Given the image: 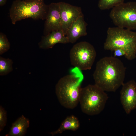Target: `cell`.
I'll use <instances>...</instances> for the list:
<instances>
[{"instance_id": "1", "label": "cell", "mask_w": 136, "mask_h": 136, "mask_svg": "<svg viewBox=\"0 0 136 136\" xmlns=\"http://www.w3.org/2000/svg\"><path fill=\"white\" fill-rule=\"evenodd\" d=\"M126 68L119 59L106 57L97 62L93 75L95 84L105 91L115 92L124 83Z\"/></svg>"}, {"instance_id": "2", "label": "cell", "mask_w": 136, "mask_h": 136, "mask_svg": "<svg viewBox=\"0 0 136 136\" xmlns=\"http://www.w3.org/2000/svg\"><path fill=\"white\" fill-rule=\"evenodd\" d=\"M84 76L81 70L74 67L69 74L61 78L55 86V91L61 105L69 109L75 108L79 103Z\"/></svg>"}, {"instance_id": "3", "label": "cell", "mask_w": 136, "mask_h": 136, "mask_svg": "<svg viewBox=\"0 0 136 136\" xmlns=\"http://www.w3.org/2000/svg\"><path fill=\"white\" fill-rule=\"evenodd\" d=\"M104 48L111 51L122 49L125 52V58L133 60L136 57V32L117 26L109 27Z\"/></svg>"}, {"instance_id": "4", "label": "cell", "mask_w": 136, "mask_h": 136, "mask_svg": "<svg viewBox=\"0 0 136 136\" xmlns=\"http://www.w3.org/2000/svg\"><path fill=\"white\" fill-rule=\"evenodd\" d=\"M48 9V5L45 4L44 0H15L10 9L9 16L13 24L28 18L45 20Z\"/></svg>"}, {"instance_id": "5", "label": "cell", "mask_w": 136, "mask_h": 136, "mask_svg": "<svg viewBox=\"0 0 136 136\" xmlns=\"http://www.w3.org/2000/svg\"><path fill=\"white\" fill-rule=\"evenodd\" d=\"M108 98L105 91L95 84L82 88L79 102L82 111L89 115H98L104 110Z\"/></svg>"}, {"instance_id": "6", "label": "cell", "mask_w": 136, "mask_h": 136, "mask_svg": "<svg viewBox=\"0 0 136 136\" xmlns=\"http://www.w3.org/2000/svg\"><path fill=\"white\" fill-rule=\"evenodd\" d=\"M96 55V52L93 46L86 41L80 42L75 44L69 53L71 64L81 70H90Z\"/></svg>"}, {"instance_id": "7", "label": "cell", "mask_w": 136, "mask_h": 136, "mask_svg": "<svg viewBox=\"0 0 136 136\" xmlns=\"http://www.w3.org/2000/svg\"><path fill=\"white\" fill-rule=\"evenodd\" d=\"M109 16L117 27L136 30V2H124L113 7Z\"/></svg>"}, {"instance_id": "8", "label": "cell", "mask_w": 136, "mask_h": 136, "mask_svg": "<svg viewBox=\"0 0 136 136\" xmlns=\"http://www.w3.org/2000/svg\"><path fill=\"white\" fill-rule=\"evenodd\" d=\"M59 4L62 29L66 35L68 29L72 23L84 15L80 7L63 2H59Z\"/></svg>"}, {"instance_id": "9", "label": "cell", "mask_w": 136, "mask_h": 136, "mask_svg": "<svg viewBox=\"0 0 136 136\" xmlns=\"http://www.w3.org/2000/svg\"><path fill=\"white\" fill-rule=\"evenodd\" d=\"M121 103L126 113L129 114L136 108V82L133 80L124 83L120 91Z\"/></svg>"}, {"instance_id": "10", "label": "cell", "mask_w": 136, "mask_h": 136, "mask_svg": "<svg viewBox=\"0 0 136 136\" xmlns=\"http://www.w3.org/2000/svg\"><path fill=\"white\" fill-rule=\"evenodd\" d=\"M48 11L44 25V35L54 31L62 30L59 2L52 3L48 5Z\"/></svg>"}, {"instance_id": "11", "label": "cell", "mask_w": 136, "mask_h": 136, "mask_svg": "<svg viewBox=\"0 0 136 136\" xmlns=\"http://www.w3.org/2000/svg\"><path fill=\"white\" fill-rule=\"evenodd\" d=\"M69 43L68 38L62 30L53 31L42 37L38 44L39 48L44 49L52 48L57 43Z\"/></svg>"}, {"instance_id": "12", "label": "cell", "mask_w": 136, "mask_h": 136, "mask_svg": "<svg viewBox=\"0 0 136 136\" xmlns=\"http://www.w3.org/2000/svg\"><path fill=\"white\" fill-rule=\"evenodd\" d=\"M87 25L84 15L73 22L68 29L66 35L69 43H75L81 37L86 36Z\"/></svg>"}, {"instance_id": "13", "label": "cell", "mask_w": 136, "mask_h": 136, "mask_svg": "<svg viewBox=\"0 0 136 136\" xmlns=\"http://www.w3.org/2000/svg\"><path fill=\"white\" fill-rule=\"evenodd\" d=\"M29 119L22 115L12 123L9 132L6 136H24L29 126Z\"/></svg>"}, {"instance_id": "14", "label": "cell", "mask_w": 136, "mask_h": 136, "mask_svg": "<svg viewBox=\"0 0 136 136\" xmlns=\"http://www.w3.org/2000/svg\"><path fill=\"white\" fill-rule=\"evenodd\" d=\"M79 121L77 117L74 115L67 117L61 123L59 128L56 131L49 133L52 136L62 133L66 130L75 131L80 127Z\"/></svg>"}, {"instance_id": "15", "label": "cell", "mask_w": 136, "mask_h": 136, "mask_svg": "<svg viewBox=\"0 0 136 136\" xmlns=\"http://www.w3.org/2000/svg\"><path fill=\"white\" fill-rule=\"evenodd\" d=\"M12 60L9 58L0 57V75H7L13 70Z\"/></svg>"}, {"instance_id": "16", "label": "cell", "mask_w": 136, "mask_h": 136, "mask_svg": "<svg viewBox=\"0 0 136 136\" xmlns=\"http://www.w3.org/2000/svg\"><path fill=\"white\" fill-rule=\"evenodd\" d=\"M125 0H99L98 7L102 10L112 9L124 2Z\"/></svg>"}, {"instance_id": "17", "label": "cell", "mask_w": 136, "mask_h": 136, "mask_svg": "<svg viewBox=\"0 0 136 136\" xmlns=\"http://www.w3.org/2000/svg\"><path fill=\"white\" fill-rule=\"evenodd\" d=\"M10 43L6 35L0 33V54L1 55L7 52L10 47Z\"/></svg>"}, {"instance_id": "18", "label": "cell", "mask_w": 136, "mask_h": 136, "mask_svg": "<svg viewBox=\"0 0 136 136\" xmlns=\"http://www.w3.org/2000/svg\"><path fill=\"white\" fill-rule=\"evenodd\" d=\"M7 112L1 106H0V131L6 125L7 121Z\"/></svg>"}, {"instance_id": "19", "label": "cell", "mask_w": 136, "mask_h": 136, "mask_svg": "<svg viewBox=\"0 0 136 136\" xmlns=\"http://www.w3.org/2000/svg\"><path fill=\"white\" fill-rule=\"evenodd\" d=\"M114 55V57H120L125 56L126 53L125 51L123 49L121 48H117L115 49L113 51Z\"/></svg>"}, {"instance_id": "20", "label": "cell", "mask_w": 136, "mask_h": 136, "mask_svg": "<svg viewBox=\"0 0 136 136\" xmlns=\"http://www.w3.org/2000/svg\"><path fill=\"white\" fill-rule=\"evenodd\" d=\"M7 0H0V6H2L6 3Z\"/></svg>"}, {"instance_id": "21", "label": "cell", "mask_w": 136, "mask_h": 136, "mask_svg": "<svg viewBox=\"0 0 136 136\" xmlns=\"http://www.w3.org/2000/svg\"><path fill=\"white\" fill-rule=\"evenodd\" d=\"M24 0L26 1H31L33 0Z\"/></svg>"}]
</instances>
